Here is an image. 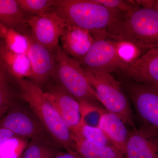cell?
I'll use <instances>...</instances> for the list:
<instances>
[{
  "label": "cell",
  "instance_id": "6da1fadb",
  "mask_svg": "<svg viewBox=\"0 0 158 158\" xmlns=\"http://www.w3.org/2000/svg\"><path fill=\"white\" fill-rule=\"evenodd\" d=\"M55 8L69 23L90 31L95 40L108 38L125 13L94 0H56Z\"/></svg>",
  "mask_w": 158,
  "mask_h": 158
},
{
  "label": "cell",
  "instance_id": "7a4b0ae2",
  "mask_svg": "<svg viewBox=\"0 0 158 158\" xmlns=\"http://www.w3.org/2000/svg\"><path fill=\"white\" fill-rule=\"evenodd\" d=\"M22 98L27 103L36 117L59 146L67 151H76L72 133L45 92L36 83L25 78H13Z\"/></svg>",
  "mask_w": 158,
  "mask_h": 158
},
{
  "label": "cell",
  "instance_id": "3957f363",
  "mask_svg": "<svg viewBox=\"0 0 158 158\" xmlns=\"http://www.w3.org/2000/svg\"><path fill=\"white\" fill-rule=\"evenodd\" d=\"M108 38L131 43L144 52L158 48V10L139 7L125 12Z\"/></svg>",
  "mask_w": 158,
  "mask_h": 158
},
{
  "label": "cell",
  "instance_id": "277c9868",
  "mask_svg": "<svg viewBox=\"0 0 158 158\" xmlns=\"http://www.w3.org/2000/svg\"><path fill=\"white\" fill-rule=\"evenodd\" d=\"M84 71L88 82L106 110L116 114L132 130L137 128L129 101L121 83L109 73L86 69H84Z\"/></svg>",
  "mask_w": 158,
  "mask_h": 158
},
{
  "label": "cell",
  "instance_id": "5b68a950",
  "mask_svg": "<svg viewBox=\"0 0 158 158\" xmlns=\"http://www.w3.org/2000/svg\"><path fill=\"white\" fill-rule=\"evenodd\" d=\"M54 57L56 65L55 70L61 87L78 102L85 101L100 106L96 92L81 64L59 47L55 51Z\"/></svg>",
  "mask_w": 158,
  "mask_h": 158
},
{
  "label": "cell",
  "instance_id": "8992f818",
  "mask_svg": "<svg viewBox=\"0 0 158 158\" xmlns=\"http://www.w3.org/2000/svg\"><path fill=\"white\" fill-rule=\"evenodd\" d=\"M0 127L32 141L55 147L59 146L38 119L18 107L16 104L0 118Z\"/></svg>",
  "mask_w": 158,
  "mask_h": 158
},
{
  "label": "cell",
  "instance_id": "52a82bcc",
  "mask_svg": "<svg viewBox=\"0 0 158 158\" xmlns=\"http://www.w3.org/2000/svg\"><path fill=\"white\" fill-rule=\"evenodd\" d=\"M142 125L158 131V86L131 81L124 85Z\"/></svg>",
  "mask_w": 158,
  "mask_h": 158
},
{
  "label": "cell",
  "instance_id": "ba28073f",
  "mask_svg": "<svg viewBox=\"0 0 158 158\" xmlns=\"http://www.w3.org/2000/svg\"><path fill=\"white\" fill-rule=\"evenodd\" d=\"M69 24L56 10L32 15L27 20L34 40L52 52L59 47V40Z\"/></svg>",
  "mask_w": 158,
  "mask_h": 158
},
{
  "label": "cell",
  "instance_id": "9c48e42d",
  "mask_svg": "<svg viewBox=\"0 0 158 158\" xmlns=\"http://www.w3.org/2000/svg\"><path fill=\"white\" fill-rule=\"evenodd\" d=\"M78 62L83 68L109 73L121 70L125 65L118 57L116 42L108 38L95 40Z\"/></svg>",
  "mask_w": 158,
  "mask_h": 158
},
{
  "label": "cell",
  "instance_id": "30bf717a",
  "mask_svg": "<svg viewBox=\"0 0 158 158\" xmlns=\"http://www.w3.org/2000/svg\"><path fill=\"white\" fill-rule=\"evenodd\" d=\"M125 158H158V131L141 126L130 132Z\"/></svg>",
  "mask_w": 158,
  "mask_h": 158
},
{
  "label": "cell",
  "instance_id": "8fae6325",
  "mask_svg": "<svg viewBox=\"0 0 158 158\" xmlns=\"http://www.w3.org/2000/svg\"><path fill=\"white\" fill-rule=\"evenodd\" d=\"M72 134L81 126V115L78 101L61 86L45 92Z\"/></svg>",
  "mask_w": 158,
  "mask_h": 158
},
{
  "label": "cell",
  "instance_id": "7c38bea8",
  "mask_svg": "<svg viewBox=\"0 0 158 158\" xmlns=\"http://www.w3.org/2000/svg\"><path fill=\"white\" fill-rule=\"evenodd\" d=\"M120 71L134 81L158 86V48L146 51Z\"/></svg>",
  "mask_w": 158,
  "mask_h": 158
},
{
  "label": "cell",
  "instance_id": "4fadbf2b",
  "mask_svg": "<svg viewBox=\"0 0 158 158\" xmlns=\"http://www.w3.org/2000/svg\"><path fill=\"white\" fill-rule=\"evenodd\" d=\"M60 40L62 50L78 62L95 40L90 31L70 24L65 28Z\"/></svg>",
  "mask_w": 158,
  "mask_h": 158
},
{
  "label": "cell",
  "instance_id": "5bb4252c",
  "mask_svg": "<svg viewBox=\"0 0 158 158\" xmlns=\"http://www.w3.org/2000/svg\"><path fill=\"white\" fill-rule=\"evenodd\" d=\"M30 45L27 55L32 68L31 78L35 81L41 83L52 74L56 68L54 55L44 46L29 37Z\"/></svg>",
  "mask_w": 158,
  "mask_h": 158
},
{
  "label": "cell",
  "instance_id": "9a60e30c",
  "mask_svg": "<svg viewBox=\"0 0 158 158\" xmlns=\"http://www.w3.org/2000/svg\"><path fill=\"white\" fill-rule=\"evenodd\" d=\"M99 127L124 156L130 132L122 120L114 113L106 111L102 116Z\"/></svg>",
  "mask_w": 158,
  "mask_h": 158
},
{
  "label": "cell",
  "instance_id": "2e32d148",
  "mask_svg": "<svg viewBox=\"0 0 158 158\" xmlns=\"http://www.w3.org/2000/svg\"><path fill=\"white\" fill-rule=\"evenodd\" d=\"M0 59L4 70L13 78L31 77L32 68L27 53L14 52L0 40Z\"/></svg>",
  "mask_w": 158,
  "mask_h": 158
},
{
  "label": "cell",
  "instance_id": "e0dca14e",
  "mask_svg": "<svg viewBox=\"0 0 158 158\" xmlns=\"http://www.w3.org/2000/svg\"><path fill=\"white\" fill-rule=\"evenodd\" d=\"M72 135L76 151L82 158H125L113 145H95L79 136Z\"/></svg>",
  "mask_w": 158,
  "mask_h": 158
},
{
  "label": "cell",
  "instance_id": "ac0fdd59",
  "mask_svg": "<svg viewBox=\"0 0 158 158\" xmlns=\"http://www.w3.org/2000/svg\"><path fill=\"white\" fill-rule=\"evenodd\" d=\"M27 19L16 0H0L1 23L21 33Z\"/></svg>",
  "mask_w": 158,
  "mask_h": 158
},
{
  "label": "cell",
  "instance_id": "d6986e66",
  "mask_svg": "<svg viewBox=\"0 0 158 158\" xmlns=\"http://www.w3.org/2000/svg\"><path fill=\"white\" fill-rule=\"evenodd\" d=\"M0 40L10 50L19 54H27L29 37L0 23Z\"/></svg>",
  "mask_w": 158,
  "mask_h": 158
},
{
  "label": "cell",
  "instance_id": "ffe728a7",
  "mask_svg": "<svg viewBox=\"0 0 158 158\" xmlns=\"http://www.w3.org/2000/svg\"><path fill=\"white\" fill-rule=\"evenodd\" d=\"M78 102L81 115V126L99 127L101 118L107 110L101 106L85 101Z\"/></svg>",
  "mask_w": 158,
  "mask_h": 158
},
{
  "label": "cell",
  "instance_id": "44dd1931",
  "mask_svg": "<svg viewBox=\"0 0 158 158\" xmlns=\"http://www.w3.org/2000/svg\"><path fill=\"white\" fill-rule=\"evenodd\" d=\"M27 138L17 137L0 145V158H20L28 145Z\"/></svg>",
  "mask_w": 158,
  "mask_h": 158
},
{
  "label": "cell",
  "instance_id": "7402d4cb",
  "mask_svg": "<svg viewBox=\"0 0 158 158\" xmlns=\"http://www.w3.org/2000/svg\"><path fill=\"white\" fill-rule=\"evenodd\" d=\"M72 135L79 136L92 144L100 146L113 145L104 132L99 127L81 126Z\"/></svg>",
  "mask_w": 158,
  "mask_h": 158
},
{
  "label": "cell",
  "instance_id": "603a6c76",
  "mask_svg": "<svg viewBox=\"0 0 158 158\" xmlns=\"http://www.w3.org/2000/svg\"><path fill=\"white\" fill-rule=\"evenodd\" d=\"M59 152L56 147L32 141L20 158H53Z\"/></svg>",
  "mask_w": 158,
  "mask_h": 158
},
{
  "label": "cell",
  "instance_id": "cb8c5ba5",
  "mask_svg": "<svg viewBox=\"0 0 158 158\" xmlns=\"http://www.w3.org/2000/svg\"><path fill=\"white\" fill-rule=\"evenodd\" d=\"M19 6L27 13L34 15L42 14L55 8L56 0H16Z\"/></svg>",
  "mask_w": 158,
  "mask_h": 158
},
{
  "label": "cell",
  "instance_id": "d4e9b609",
  "mask_svg": "<svg viewBox=\"0 0 158 158\" xmlns=\"http://www.w3.org/2000/svg\"><path fill=\"white\" fill-rule=\"evenodd\" d=\"M115 41L118 57L125 65L135 61L145 52L131 43L124 41Z\"/></svg>",
  "mask_w": 158,
  "mask_h": 158
},
{
  "label": "cell",
  "instance_id": "484cf974",
  "mask_svg": "<svg viewBox=\"0 0 158 158\" xmlns=\"http://www.w3.org/2000/svg\"><path fill=\"white\" fill-rule=\"evenodd\" d=\"M6 73L0 74V113L7 112L15 104V96L8 81Z\"/></svg>",
  "mask_w": 158,
  "mask_h": 158
},
{
  "label": "cell",
  "instance_id": "4316f807",
  "mask_svg": "<svg viewBox=\"0 0 158 158\" xmlns=\"http://www.w3.org/2000/svg\"><path fill=\"white\" fill-rule=\"evenodd\" d=\"M96 2L107 8L120 11L128 12L139 7L136 1L124 0H94Z\"/></svg>",
  "mask_w": 158,
  "mask_h": 158
},
{
  "label": "cell",
  "instance_id": "83f0119b",
  "mask_svg": "<svg viewBox=\"0 0 158 158\" xmlns=\"http://www.w3.org/2000/svg\"><path fill=\"white\" fill-rule=\"evenodd\" d=\"M17 136L11 131L4 128L0 127V145L9 139Z\"/></svg>",
  "mask_w": 158,
  "mask_h": 158
},
{
  "label": "cell",
  "instance_id": "f1b7e54d",
  "mask_svg": "<svg viewBox=\"0 0 158 158\" xmlns=\"http://www.w3.org/2000/svg\"><path fill=\"white\" fill-rule=\"evenodd\" d=\"M53 158H82L76 151H69L65 152H59Z\"/></svg>",
  "mask_w": 158,
  "mask_h": 158
},
{
  "label": "cell",
  "instance_id": "f546056e",
  "mask_svg": "<svg viewBox=\"0 0 158 158\" xmlns=\"http://www.w3.org/2000/svg\"><path fill=\"white\" fill-rule=\"evenodd\" d=\"M137 4L139 7L145 9H152L155 5L156 1H151V0H141L136 1Z\"/></svg>",
  "mask_w": 158,
  "mask_h": 158
},
{
  "label": "cell",
  "instance_id": "4dcf8cb0",
  "mask_svg": "<svg viewBox=\"0 0 158 158\" xmlns=\"http://www.w3.org/2000/svg\"><path fill=\"white\" fill-rule=\"evenodd\" d=\"M0 73H6V71H5L4 68H3L2 62H1V59H0Z\"/></svg>",
  "mask_w": 158,
  "mask_h": 158
},
{
  "label": "cell",
  "instance_id": "1f68e13d",
  "mask_svg": "<svg viewBox=\"0 0 158 158\" xmlns=\"http://www.w3.org/2000/svg\"><path fill=\"white\" fill-rule=\"evenodd\" d=\"M153 8L154 9H157V10H158V0L156 1L155 5L154 6Z\"/></svg>",
  "mask_w": 158,
  "mask_h": 158
},
{
  "label": "cell",
  "instance_id": "d6a6232c",
  "mask_svg": "<svg viewBox=\"0 0 158 158\" xmlns=\"http://www.w3.org/2000/svg\"><path fill=\"white\" fill-rule=\"evenodd\" d=\"M6 113V112H1V113H0V118H1Z\"/></svg>",
  "mask_w": 158,
  "mask_h": 158
}]
</instances>
